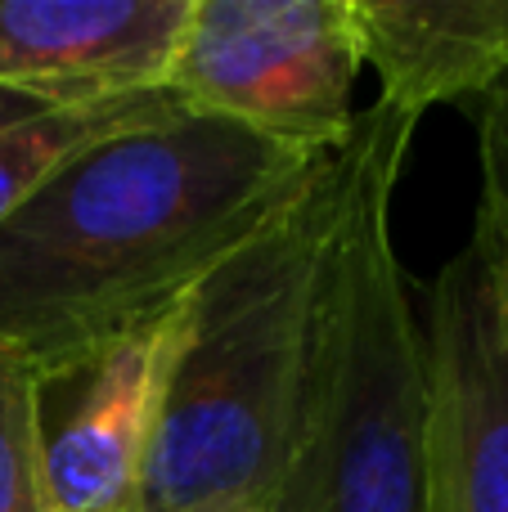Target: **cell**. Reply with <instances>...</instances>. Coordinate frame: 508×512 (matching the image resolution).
Wrapping results in <instances>:
<instances>
[{"instance_id": "obj_1", "label": "cell", "mask_w": 508, "mask_h": 512, "mask_svg": "<svg viewBox=\"0 0 508 512\" xmlns=\"http://www.w3.org/2000/svg\"><path fill=\"white\" fill-rule=\"evenodd\" d=\"M320 158L194 108L86 149L0 221V337L54 369L171 315Z\"/></svg>"}, {"instance_id": "obj_2", "label": "cell", "mask_w": 508, "mask_h": 512, "mask_svg": "<svg viewBox=\"0 0 508 512\" xmlns=\"http://www.w3.org/2000/svg\"><path fill=\"white\" fill-rule=\"evenodd\" d=\"M356 176L360 126H351L185 297L135 512L275 508L311 405Z\"/></svg>"}, {"instance_id": "obj_3", "label": "cell", "mask_w": 508, "mask_h": 512, "mask_svg": "<svg viewBox=\"0 0 508 512\" xmlns=\"http://www.w3.org/2000/svg\"><path fill=\"white\" fill-rule=\"evenodd\" d=\"M333 270L302 441L270 512H428L423 319L392 239L414 117L374 104Z\"/></svg>"}, {"instance_id": "obj_4", "label": "cell", "mask_w": 508, "mask_h": 512, "mask_svg": "<svg viewBox=\"0 0 508 512\" xmlns=\"http://www.w3.org/2000/svg\"><path fill=\"white\" fill-rule=\"evenodd\" d=\"M356 0H194L167 90L194 113L302 153H333L356 126Z\"/></svg>"}, {"instance_id": "obj_5", "label": "cell", "mask_w": 508, "mask_h": 512, "mask_svg": "<svg viewBox=\"0 0 508 512\" xmlns=\"http://www.w3.org/2000/svg\"><path fill=\"white\" fill-rule=\"evenodd\" d=\"M428 512H508V306L468 243L423 288Z\"/></svg>"}, {"instance_id": "obj_6", "label": "cell", "mask_w": 508, "mask_h": 512, "mask_svg": "<svg viewBox=\"0 0 508 512\" xmlns=\"http://www.w3.org/2000/svg\"><path fill=\"white\" fill-rule=\"evenodd\" d=\"M180 310L185 301L153 324L41 369L36 423L54 512L135 508Z\"/></svg>"}, {"instance_id": "obj_7", "label": "cell", "mask_w": 508, "mask_h": 512, "mask_svg": "<svg viewBox=\"0 0 508 512\" xmlns=\"http://www.w3.org/2000/svg\"><path fill=\"white\" fill-rule=\"evenodd\" d=\"M194 0H0V86L59 104L167 90Z\"/></svg>"}, {"instance_id": "obj_8", "label": "cell", "mask_w": 508, "mask_h": 512, "mask_svg": "<svg viewBox=\"0 0 508 512\" xmlns=\"http://www.w3.org/2000/svg\"><path fill=\"white\" fill-rule=\"evenodd\" d=\"M356 27L378 104L414 122L508 77V0H356Z\"/></svg>"}, {"instance_id": "obj_9", "label": "cell", "mask_w": 508, "mask_h": 512, "mask_svg": "<svg viewBox=\"0 0 508 512\" xmlns=\"http://www.w3.org/2000/svg\"><path fill=\"white\" fill-rule=\"evenodd\" d=\"M189 108L176 90H153L99 104H59L27 90L0 86V221L41 194L72 158L135 126L176 117Z\"/></svg>"}, {"instance_id": "obj_10", "label": "cell", "mask_w": 508, "mask_h": 512, "mask_svg": "<svg viewBox=\"0 0 508 512\" xmlns=\"http://www.w3.org/2000/svg\"><path fill=\"white\" fill-rule=\"evenodd\" d=\"M41 364L0 337V512H54L45 486L41 423H36Z\"/></svg>"}, {"instance_id": "obj_11", "label": "cell", "mask_w": 508, "mask_h": 512, "mask_svg": "<svg viewBox=\"0 0 508 512\" xmlns=\"http://www.w3.org/2000/svg\"><path fill=\"white\" fill-rule=\"evenodd\" d=\"M477 162H482V203H477L473 248L486 256L508 306V86L477 99Z\"/></svg>"}, {"instance_id": "obj_12", "label": "cell", "mask_w": 508, "mask_h": 512, "mask_svg": "<svg viewBox=\"0 0 508 512\" xmlns=\"http://www.w3.org/2000/svg\"><path fill=\"white\" fill-rule=\"evenodd\" d=\"M500 86H508V77H504V81H500Z\"/></svg>"}, {"instance_id": "obj_13", "label": "cell", "mask_w": 508, "mask_h": 512, "mask_svg": "<svg viewBox=\"0 0 508 512\" xmlns=\"http://www.w3.org/2000/svg\"><path fill=\"white\" fill-rule=\"evenodd\" d=\"M126 512H135V508H126Z\"/></svg>"}]
</instances>
